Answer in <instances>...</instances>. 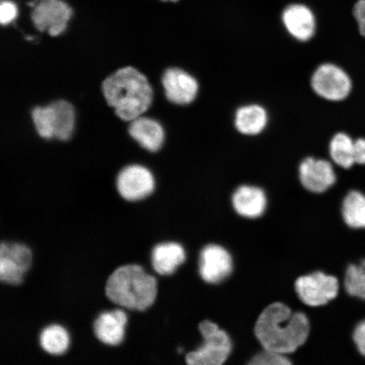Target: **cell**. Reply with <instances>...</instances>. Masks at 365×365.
<instances>
[{
  "mask_svg": "<svg viewBox=\"0 0 365 365\" xmlns=\"http://www.w3.org/2000/svg\"><path fill=\"white\" fill-rule=\"evenodd\" d=\"M102 95L114 115L129 123L144 115L153 103L154 91L147 76L132 66L118 68L101 84Z\"/></svg>",
  "mask_w": 365,
  "mask_h": 365,
  "instance_id": "1",
  "label": "cell"
},
{
  "mask_svg": "<svg viewBox=\"0 0 365 365\" xmlns=\"http://www.w3.org/2000/svg\"><path fill=\"white\" fill-rule=\"evenodd\" d=\"M255 333L264 350L291 354L307 341L309 322L304 313H293L286 304L274 303L259 314Z\"/></svg>",
  "mask_w": 365,
  "mask_h": 365,
  "instance_id": "2",
  "label": "cell"
},
{
  "mask_svg": "<svg viewBox=\"0 0 365 365\" xmlns=\"http://www.w3.org/2000/svg\"><path fill=\"white\" fill-rule=\"evenodd\" d=\"M105 294L118 307L143 312L156 300L158 282L156 278L145 272L139 264H125L109 276Z\"/></svg>",
  "mask_w": 365,
  "mask_h": 365,
  "instance_id": "3",
  "label": "cell"
},
{
  "mask_svg": "<svg viewBox=\"0 0 365 365\" xmlns=\"http://www.w3.org/2000/svg\"><path fill=\"white\" fill-rule=\"evenodd\" d=\"M200 331L203 344L186 355L187 365H223L231 353L230 337L217 324L210 321L200 324Z\"/></svg>",
  "mask_w": 365,
  "mask_h": 365,
  "instance_id": "4",
  "label": "cell"
},
{
  "mask_svg": "<svg viewBox=\"0 0 365 365\" xmlns=\"http://www.w3.org/2000/svg\"><path fill=\"white\" fill-rule=\"evenodd\" d=\"M115 187L118 195L127 202L148 199L156 190V179L148 167L139 163L128 164L118 173Z\"/></svg>",
  "mask_w": 365,
  "mask_h": 365,
  "instance_id": "5",
  "label": "cell"
},
{
  "mask_svg": "<svg viewBox=\"0 0 365 365\" xmlns=\"http://www.w3.org/2000/svg\"><path fill=\"white\" fill-rule=\"evenodd\" d=\"M312 88L319 97L331 102H340L352 91V80L348 73L334 63L319 66L312 78Z\"/></svg>",
  "mask_w": 365,
  "mask_h": 365,
  "instance_id": "6",
  "label": "cell"
},
{
  "mask_svg": "<svg viewBox=\"0 0 365 365\" xmlns=\"http://www.w3.org/2000/svg\"><path fill=\"white\" fill-rule=\"evenodd\" d=\"M295 289L305 304L317 307L336 298L339 284L335 277L317 272L298 278L295 282Z\"/></svg>",
  "mask_w": 365,
  "mask_h": 365,
  "instance_id": "7",
  "label": "cell"
},
{
  "mask_svg": "<svg viewBox=\"0 0 365 365\" xmlns=\"http://www.w3.org/2000/svg\"><path fill=\"white\" fill-rule=\"evenodd\" d=\"M33 264L29 246L3 242L0 246V279L4 284L19 285Z\"/></svg>",
  "mask_w": 365,
  "mask_h": 365,
  "instance_id": "8",
  "label": "cell"
},
{
  "mask_svg": "<svg viewBox=\"0 0 365 365\" xmlns=\"http://www.w3.org/2000/svg\"><path fill=\"white\" fill-rule=\"evenodd\" d=\"M72 13L63 0H39L31 13V21L38 31L56 36L66 30Z\"/></svg>",
  "mask_w": 365,
  "mask_h": 365,
  "instance_id": "9",
  "label": "cell"
},
{
  "mask_svg": "<svg viewBox=\"0 0 365 365\" xmlns=\"http://www.w3.org/2000/svg\"><path fill=\"white\" fill-rule=\"evenodd\" d=\"M164 95L168 102L185 106L195 101L199 91L197 80L180 68H168L162 76Z\"/></svg>",
  "mask_w": 365,
  "mask_h": 365,
  "instance_id": "10",
  "label": "cell"
},
{
  "mask_svg": "<svg viewBox=\"0 0 365 365\" xmlns=\"http://www.w3.org/2000/svg\"><path fill=\"white\" fill-rule=\"evenodd\" d=\"M232 271L230 253L220 245L205 246L200 255L199 272L205 282L216 284L225 280Z\"/></svg>",
  "mask_w": 365,
  "mask_h": 365,
  "instance_id": "11",
  "label": "cell"
},
{
  "mask_svg": "<svg viewBox=\"0 0 365 365\" xmlns=\"http://www.w3.org/2000/svg\"><path fill=\"white\" fill-rule=\"evenodd\" d=\"M299 180L305 189L313 193H323L335 185L336 175L330 162L307 158L300 163Z\"/></svg>",
  "mask_w": 365,
  "mask_h": 365,
  "instance_id": "12",
  "label": "cell"
},
{
  "mask_svg": "<svg viewBox=\"0 0 365 365\" xmlns=\"http://www.w3.org/2000/svg\"><path fill=\"white\" fill-rule=\"evenodd\" d=\"M127 130L130 138L150 153L159 152L165 143V130L161 123L152 117L143 115L136 118L129 122Z\"/></svg>",
  "mask_w": 365,
  "mask_h": 365,
  "instance_id": "13",
  "label": "cell"
},
{
  "mask_svg": "<svg viewBox=\"0 0 365 365\" xmlns=\"http://www.w3.org/2000/svg\"><path fill=\"white\" fill-rule=\"evenodd\" d=\"M284 27L292 36L300 42H307L317 31V19L312 9L303 4H292L282 15Z\"/></svg>",
  "mask_w": 365,
  "mask_h": 365,
  "instance_id": "14",
  "label": "cell"
},
{
  "mask_svg": "<svg viewBox=\"0 0 365 365\" xmlns=\"http://www.w3.org/2000/svg\"><path fill=\"white\" fill-rule=\"evenodd\" d=\"M127 314L122 309L108 310L99 314L94 322L96 337L109 346L120 345L125 339Z\"/></svg>",
  "mask_w": 365,
  "mask_h": 365,
  "instance_id": "15",
  "label": "cell"
},
{
  "mask_svg": "<svg viewBox=\"0 0 365 365\" xmlns=\"http://www.w3.org/2000/svg\"><path fill=\"white\" fill-rule=\"evenodd\" d=\"M232 207L241 217L257 218L266 211L267 199L264 190L253 185H242L232 197Z\"/></svg>",
  "mask_w": 365,
  "mask_h": 365,
  "instance_id": "16",
  "label": "cell"
},
{
  "mask_svg": "<svg viewBox=\"0 0 365 365\" xmlns=\"http://www.w3.org/2000/svg\"><path fill=\"white\" fill-rule=\"evenodd\" d=\"M184 247L176 242L158 244L152 251V264L154 271L162 276L172 275L185 262Z\"/></svg>",
  "mask_w": 365,
  "mask_h": 365,
  "instance_id": "17",
  "label": "cell"
},
{
  "mask_svg": "<svg viewBox=\"0 0 365 365\" xmlns=\"http://www.w3.org/2000/svg\"><path fill=\"white\" fill-rule=\"evenodd\" d=\"M53 111L56 140L68 143L75 135L76 111L74 105L66 99L59 98L50 102Z\"/></svg>",
  "mask_w": 365,
  "mask_h": 365,
  "instance_id": "18",
  "label": "cell"
},
{
  "mask_svg": "<svg viewBox=\"0 0 365 365\" xmlns=\"http://www.w3.org/2000/svg\"><path fill=\"white\" fill-rule=\"evenodd\" d=\"M267 122L266 109L257 104L241 107L235 114L236 129L245 135H257L262 133L267 127Z\"/></svg>",
  "mask_w": 365,
  "mask_h": 365,
  "instance_id": "19",
  "label": "cell"
},
{
  "mask_svg": "<svg viewBox=\"0 0 365 365\" xmlns=\"http://www.w3.org/2000/svg\"><path fill=\"white\" fill-rule=\"evenodd\" d=\"M41 348L51 355H62L67 352L71 344V337L65 327L53 324L46 327L41 332Z\"/></svg>",
  "mask_w": 365,
  "mask_h": 365,
  "instance_id": "20",
  "label": "cell"
},
{
  "mask_svg": "<svg viewBox=\"0 0 365 365\" xmlns=\"http://www.w3.org/2000/svg\"><path fill=\"white\" fill-rule=\"evenodd\" d=\"M341 214L349 227L365 228V195L358 190L350 191L342 203Z\"/></svg>",
  "mask_w": 365,
  "mask_h": 365,
  "instance_id": "21",
  "label": "cell"
},
{
  "mask_svg": "<svg viewBox=\"0 0 365 365\" xmlns=\"http://www.w3.org/2000/svg\"><path fill=\"white\" fill-rule=\"evenodd\" d=\"M354 145V140L348 134L337 133L333 136L329 145L332 161L345 170L352 168L355 164Z\"/></svg>",
  "mask_w": 365,
  "mask_h": 365,
  "instance_id": "22",
  "label": "cell"
},
{
  "mask_svg": "<svg viewBox=\"0 0 365 365\" xmlns=\"http://www.w3.org/2000/svg\"><path fill=\"white\" fill-rule=\"evenodd\" d=\"M31 120L41 139L56 140V127L53 122V111L51 104L36 105L31 108Z\"/></svg>",
  "mask_w": 365,
  "mask_h": 365,
  "instance_id": "23",
  "label": "cell"
},
{
  "mask_svg": "<svg viewBox=\"0 0 365 365\" xmlns=\"http://www.w3.org/2000/svg\"><path fill=\"white\" fill-rule=\"evenodd\" d=\"M344 284L351 296L365 299V259L346 269Z\"/></svg>",
  "mask_w": 365,
  "mask_h": 365,
  "instance_id": "24",
  "label": "cell"
},
{
  "mask_svg": "<svg viewBox=\"0 0 365 365\" xmlns=\"http://www.w3.org/2000/svg\"><path fill=\"white\" fill-rule=\"evenodd\" d=\"M248 365H293L285 354L263 350L250 360Z\"/></svg>",
  "mask_w": 365,
  "mask_h": 365,
  "instance_id": "25",
  "label": "cell"
},
{
  "mask_svg": "<svg viewBox=\"0 0 365 365\" xmlns=\"http://www.w3.org/2000/svg\"><path fill=\"white\" fill-rule=\"evenodd\" d=\"M18 14L15 3L11 0H2L0 4V22L3 26L10 24L16 19Z\"/></svg>",
  "mask_w": 365,
  "mask_h": 365,
  "instance_id": "26",
  "label": "cell"
},
{
  "mask_svg": "<svg viewBox=\"0 0 365 365\" xmlns=\"http://www.w3.org/2000/svg\"><path fill=\"white\" fill-rule=\"evenodd\" d=\"M354 16L358 22L360 34L365 36V0H359L355 4Z\"/></svg>",
  "mask_w": 365,
  "mask_h": 365,
  "instance_id": "27",
  "label": "cell"
},
{
  "mask_svg": "<svg viewBox=\"0 0 365 365\" xmlns=\"http://www.w3.org/2000/svg\"><path fill=\"white\" fill-rule=\"evenodd\" d=\"M354 341L359 353L365 357V321L360 322L356 327L354 332Z\"/></svg>",
  "mask_w": 365,
  "mask_h": 365,
  "instance_id": "28",
  "label": "cell"
},
{
  "mask_svg": "<svg viewBox=\"0 0 365 365\" xmlns=\"http://www.w3.org/2000/svg\"><path fill=\"white\" fill-rule=\"evenodd\" d=\"M354 158L355 164L365 165V138L354 140Z\"/></svg>",
  "mask_w": 365,
  "mask_h": 365,
  "instance_id": "29",
  "label": "cell"
},
{
  "mask_svg": "<svg viewBox=\"0 0 365 365\" xmlns=\"http://www.w3.org/2000/svg\"><path fill=\"white\" fill-rule=\"evenodd\" d=\"M164 1H168V0H164ZM170 1H178V0H170Z\"/></svg>",
  "mask_w": 365,
  "mask_h": 365,
  "instance_id": "30",
  "label": "cell"
}]
</instances>
